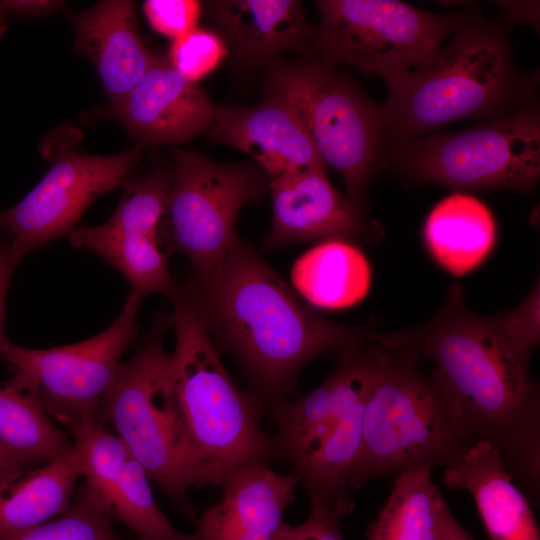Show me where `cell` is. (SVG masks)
Listing matches in <instances>:
<instances>
[{
  "label": "cell",
  "mask_w": 540,
  "mask_h": 540,
  "mask_svg": "<svg viewBox=\"0 0 540 540\" xmlns=\"http://www.w3.org/2000/svg\"><path fill=\"white\" fill-rule=\"evenodd\" d=\"M143 11L153 30L173 40L198 27L202 16V2L146 0Z\"/></svg>",
  "instance_id": "cell-31"
},
{
  "label": "cell",
  "mask_w": 540,
  "mask_h": 540,
  "mask_svg": "<svg viewBox=\"0 0 540 540\" xmlns=\"http://www.w3.org/2000/svg\"><path fill=\"white\" fill-rule=\"evenodd\" d=\"M170 182L171 171L162 168L144 178H130L106 222L69 233L73 247L109 262L127 279L130 291L143 300L155 293L171 299L177 288L169 271L173 249L163 222Z\"/></svg>",
  "instance_id": "cell-13"
},
{
  "label": "cell",
  "mask_w": 540,
  "mask_h": 540,
  "mask_svg": "<svg viewBox=\"0 0 540 540\" xmlns=\"http://www.w3.org/2000/svg\"><path fill=\"white\" fill-rule=\"evenodd\" d=\"M142 302L130 291L107 329L77 343L48 349L10 343L0 353L12 369L10 380L37 392L48 415L68 428L103 423L101 401L122 355L138 334L136 316Z\"/></svg>",
  "instance_id": "cell-11"
},
{
  "label": "cell",
  "mask_w": 540,
  "mask_h": 540,
  "mask_svg": "<svg viewBox=\"0 0 540 540\" xmlns=\"http://www.w3.org/2000/svg\"><path fill=\"white\" fill-rule=\"evenodd\" d=\"M81 476L76 447L65 455L23 472L0 490V540L35 529L70 506Z\"/></svg>",
  "instance_id": "cell-24"
},
{
  "label": "cell",
  "mask_w": 540,
  "mask_h": 540,
  "mask_svg": "<svg viewBox=\"0 0 540 540\" xmlns=\"http://www.w3.org/2000/svg\"><path fill=\"white\" fill-rule=\"evenodd\" d=\"M390 160L417 182L457 190L532 191L540 174V121L535 105L461 132L390 143Z\"/></svg>",
  "instance_id": "cell-8"
},
{
  "label": "cell",
  "mask_w": 540,
  "mask_h": 540,
  "mask_svg": "<svg viewBox=\"0 0 540 540\" xmlns=\"http://www.w3.org/2000/svg\"><path fill=\"white\" fill-rule=\"evenodd\" d=\"M369 341L434 361L473 439L490 442L512 480L538 502L540 388L530 373L531 356L509 343L491 316L470 310L460 284H452L443 306L423 325L373 332Z\"/></svg>",
  "instance_id": "cell-1"
},
{
  "label": "cell",
  "mask_w": 540,
  "mask_h": 540,
  "mask_svg": "<svg viewBox=\"0 0 540 540\" xmlns=\"http://www.w3.org/2000/svg\"><path fill=\"white\" fill-rule=\"evenodd\" d=\"M208 94L156 55L142 78L110 115L138 141L179 144L208 132L217 111Z\"/></svg>",
  "instance_id": "cell-17"
},
{
  "label": "cell",
  "mask_w": 540,
  "mask_h": 540,
  "mask_svg": "<svg viewBox=\"0 0 540 540\" xmlns=\"http://www.w3.org/2000/svg\"><path fill=\"white\" fill-rule=\"evenodd\" d=\"M47 461L9 448L0 442V490L19 474Z\"/></svg>",
  "instance_id": "cell-33"
},
{
  "label": "cell",
  "mask_w": 540,
  "mask_h": 540,
  "mask_svg": "<svg viewBox=\"0 0 540 540\" xmlns=\"http://www.w3.org/2000/svg\"><path fill=\"white\" fill-rule=\"evenodd\" d=\"M376 347L366 341L339 352L331 373L337 400L333 426L319 451L294 469L310 500V510L341 517L354 509L347 475L362 447L364 409L375 371Z\"/></svg>",
  "instance_id": "cell-15"
},
{
  "label": "cell",
  "mask_w": 540,
  "mask_h": 540,
  "mask_svg": "<svg viewBox=\"0 0 540 540\" xmlns=\"http://www.w3.org/2000/svg\"><path fill=\"white\" fill-rule=\"evenodd\" d=\"M18 265L9 251V243L0 246V353L11 343L4 333L6 296L15 267Z\"/></svg>",
  "instance_id": "cell-35"
},
{
  "label": "cell",
  "mask_w": 540,
  "mask_h": 540,
  "mask_svg": "<svg viewBox=\"0 0 540 540\" xmlns=\"http://www.w3.org/2000/svg\"><path fill=\"white\" fill-rule=\"evenodd\" d=\"M79 452L85 485L77 496L107 517L125 524L137 540H200L178 531L160 510L144 467L103 423L69 428Z\"/></svg>",
  "instance_id": "cell-14"
},
{
  "label": "cell",
  "mask_w": 540,
  "mask_h": 540,
  "mask_svg": "<svg viewBox=\"0 0 540 540\" xmlns=\"http://www.w3.org/2000/svg\"><path fill=\"white\" fill-rule=\"evenodd\" d=\"M59 0H5L0 7L6 14L21 18H37L53 13L64 6Z\"/></svg>",
  "instance_id": "cell-36"
},
{
  "label": "cell",
  "mask_w": 540,
  "mask_h": 540,
  "mask_svg": "<svg viewBox=\"0 0 540 540\" xmlns=\"http://www.w3.org/2000/svg\"><path fill=\"white\" fill-rule=\"evenodd\" d=\"M273 219L266 246L318 239L373 241L380 228L346 194L336 190L327 174H284L270 179Z\"/></svg>",
  "instance_id": "cell-18"
},
{
  "label": "cell",
  "mask_w": 540,
  "mask_h": 540,
  "mask_svg": "<svg viewBox=\"0 0 540 540\" xmlns=\"http://www.w3.org/2000/svg\"><path fill=\"white\" fill-rule=\"evenodd\" d=\"M294 474L280 475L268 464H251L221 484V499L199 516L200 540H276L283 514L299 484Z\"/></svg>",
  "instance_id": "cell-20"
},
{
  "label": "cell",
  "mask_w": 540,
  "mask_h": 540,
  "mask_svg": "<svg viewBox=\"0 0 540 540\" xmlns=\"http://www.w3.org/2000/svg\"><path fill=\"white\" fill-rule=\"evenodd\" d=\"M0 442L47 462L73 447L52 423L39 394L10 379L0 382Z\"/></svg>",
  "instance_id": "cell-27"
},
{
  "label": "cell",
  "mask_w": 540,
  "mask_h": 540,
  "mask_svg": "<svg viewBox=\"0 0 540 540\" xmlns=\"http://www.w3.org/2000/svg\"><path fill=\"white\" fill-rule=\"evenodd\" d=\"M444 483L472 496L490 540H540L529 500L490 442L475 441L445 467Z\"/></svg>",
  "instance_id": "cell-22"
},
{
  "label": "cell",
  "mask_w": 540,
  "mask_h": 540,
  "mask_svg": "<svg viewBox=\"0 0 540 540\" xmlns=\"http://www.w3.org/2000/svg\"><path fill=\"white\" fill-rule=\"evenodd\" d=\"M224 41L233 68L263 69L283 53H313L315 28L297 0H210L202 15Z\"/></svg>",
  "instance_id": "cell-16"
},
{
  "label": "cell",
  "mask_w": 540,
  "mask_h": 540,
  "mask_svg": "<svg viewBox=\"0 0 540 540\" xmlns=\"http://www.w3.org/2000/svg\"><path fill=\"white\" fill-rule=\"evenodd\" d=\"M431 469L397 474L391 491L368 525L365 540H437L436 498Z\"/></svg>",
  "instance_id": "cell-26"
},
{
  "label": "cell",
  "mask_w": 540,
  "mask_h": 540,
  "mask_svg": "<svg viewBox=\"0 0 540 540\" xmlns=\"http://www.w3.org/2000/svg\"><path fill=\"white\" fill-rule=\"evenodd\" d=\"M209 138L248 154L270 179L291 173L327 174V165L294 111L264 94L251 107L218 106Z\"/></svg>",
  "instance_id": "cell-19"
},
{
  "label": "cell",
  "mask_w": 540,
  "mask_h": 540,
  "mask_svg": "<svg viewBox=\"0 0 540 540\" xmlns=\"http://www.w3.org/2000/svg\"><path fill=\"white\" fill-rule=\"evenodd\" d=\"M374 345L362 447L347 475L350 492L383 476L445 468L475 442L456 399L434 370L421 371L416 352Z\"/></svg>",
  "instance_id": "cell-4"
},
{
  "label": "cell",
  "mask_w": 540,
  "mask_h": 540,
  "mask_svg": "<svg viewBox=\"0 0 540 540\" xmlns=\"http://www.w3.org/2000/svg\"><path fill=\"white\" fill-rule=\"evenodd\" d=\"M313 53L385 80L425 62L472 12L434 14L396 0H319Z\"/></svg>",
  "instance_id": "cell-9"
},
{
  "label": "cell",
  "mask_w": 540,
  "mask_h": 540,
  "mask_svg": "<svg viewBox=\"0 0 540 540\" xmlns=\"http://www.w3.org/2000/svg\"><path fill=\"white\" fill-rule=\"evenodd\" d=\"M207 331L230 353L269 409L292 392L312 359L368 341L374 324L322 317L241 239L220 266L186 285Z\"/></svg>",
  "instance_id": "cell-2"
},
{
  "label": "cell",
  "mask_w": 540,
  "mask_h": 540,
  "mask_svg": "<svg viewBox=\"0 0 540 540\" xmlns=\"http://www.w3.org/2000/svg\"><path fill=\"white\" fill-rule=\"evenodd\" d=\"M539 281L521 304L513 310L491 316L499 332L521 352L530 355L540 341Z\"/></svg>",
  "instance_id": "cell-30"
},
{
  "label": "cell",
  "mask_w": 540,
  "mask_h": 540,
  "mask_svg": "<svg viewBox=\"0 0 540 540\" xmlns=\"http://www.w3.org/2000/svg\"><path fill=\"white\" fill-rule=\"evenodd\" d=\"M262 71L264 94L294 111L325 164L342 176L346 195L367 214V189L385 139L382 108L317 57H281Z\"/></svg>",
  "instance_id": "cell-7"
},
{
  "label": "cell",
  "mask_w": 540,
  "mask_h": 540,
  "mask_svg": "<svg viewBox=\"0 0 540 540\" xmlns=\"http://www.w3.org/2000/svg\"><path fill=\"white\" fill-rule=\"evenodd\" d=\"M341 516L320 510H310L309 517L297 526L284 524L276 540H344Z\"/></svg>",
  "instance_id": "cell-32"
},
{
  "label": "cell",
  "mask_w": 540,
  "mask_h": 540,
  "mask_svg": "<svg viewBox=\"0 0 540 540\" xmlns=\"http://www.w3.org/2000/svg\"><path fill=\"white\" fill-rule=\"evenodd\" d=\"M136 12L134 1L104 0L71 17L75 48L93 62L111 107L126 97L156 57L142 40Z\"/></svg>",
  "instance_id": "cell-21"
},
{
  "label": "cell",
  "mask_w": 540,
  "mask_h": 540,
  "mask_svg": "<svg viewBox=\"0 0 540 540\" xmlns=\"http://www.w3.org/2000/svg\"><path fill=\"white\" fill-rule=\"evenodd\" d=\"M6 540H123L111 520L84 499L76 500L60 516L35 529Z\"/></svg>",
  "instance_id": "cell-28"
},
{
  "label": "cell",
  "mask_w": 540,
  "mask_h": 540,
  "mask_svg": "<svg viewBox=\"0 0 540 540\" xmlns=\"http://www.w3.org/2000/svg\"><path fill=\"white\" fill-rule=\"evenodd\" d=\"M536 78L514 68L505 26L472 12L448 45L386 80L385 139L403 142L455 120L507 116L529 98Z\"/></svg>",
  "instance_id": "cell-3"
},
{
  "label": "cell",
  "mask_w": 540,
  "mask_h": 540,
  "mask_svg": "<svg viewBox=\"0 0 540 540\" xmlns=\"http://www.w3.org/2000/svg\"><path fill=\"white\" fill-rule=\"evenodd\" d=\"M227 57L225 43L216 32L196 27L172 40L168 60L187 80L197 83Z\"/></svg>",
  "instance_id": "cell-29"
},
{
  "label": "cell",
  "mask_w": 540,
  "mask_h": 540,
  "mask_svg": "<svg viewBox=\"0 0 540 540\" xmlns=\"http://www.w3.org/2000/svg\"><path fill=\"white\" fill-rule=\"evenodd\" d=\"M169 316L158 318L142 345L121 363L101 401L103 423L195 525L191 487L212 486L188 436L171 379V353L163 346Z\"/></svg>",
  "instance_id": "cell-6"
},
{
  "label": "cell",
  "mask_w": 540,
  "mask_h": 540,
  "mask_svg": "<svg viewBox=\"0 0 540 540\" xmlns=\"http://www.w3.org/2000/svg\"><path fill=\"white\" fill-rule=\"evenodd\" d=\"M170 300L173 388L193 448L220 487L236 470L272 458V441L260 427L263 405L228 374L187 286L177 285Z\"/></svg>",
  "instance_id": "cell-5"
},
{
  "label": "cell",
  "mask_w": 540,
  "mask_h": 540,
  "mask_svg": "<svg viewBox=\"0 0 540 540\" xmlns=\"http://www.w3.org/2000/svg\"><path fill=\"white\" fill-rule=\"evenodd\" d=\"M436 520L437 540H474L450 511L441 490L436 498Z\"/></svg>",
  "instance_id": "cell-34"
},
{
  "label": "cell",
  "mask_w": 540,
  "mask_h": 540,
  "mask_svg": "<svg viewBox=\"0 0 540 540\" xmlns=\"http://www.w3.org/2000/svg\"><path fill=\"white\" fill-rule=\"evenodd\" d=\"M145 146L138 141L110 156L58 147L39 183L2 214L4 227L12 235L9 251L16 262L69 234L95 199L130 179Z\"/></svg>",
  "instance_id": "cell-12"
},
{
  "label": "cell",
  "mask_w": 540,
  "mask_h": 540,
  "mask_svg": "<svg viewBox=\"0 0 540 540\" xmlns=\"http://www.w3.org/2000/svg\"><path fill=\"white\" fill-rule=\"evenodd\" d=\"M7 29L6 13L0 7V38L4 35Z\"/></svg>",
  "instance_id": "cell-37"
},
{
  "label": "cell",
  "mask_w": 540,
  "mask_h": 540,
  "mask_svg": "<svg viewBox=\"0 0 540 540\" xmlns=\"http://www.w3.org/2000/svg\"><path fill=\"white\" fill-rule=\"evenodd\" d=\"M423 239L433 260L460 277L477 268L496 241V224L488 207L457 192L437 203L428 214Z\"/></svg>",
  "instance_id": "cell-23"
},
{
  "label": "cell",
  "mask_w": 540,
  "mask_h": 540,
  "mask_svg": "<svg viewBox=\"0 0 540 540\" xmlns=\"http://www.w3.org/2000/svg\"><path fill=\"white\" fill-rule=\"evenodd\" d=\"M293 289L315 307L338 310L368 293L371 271L364 253L350 240H323L301 255L291 270Z\"/></svg>",
  "instance_id": "cell-25"
},
{
  "label": "cell",
  "mask_w": 540,
  "mask_h": 540,
  "mask_svg": "<svg viewBox=\"0 0 540 540\" xmlns=\"http://www.w3.org/2000/svg\"><path fill=\"white\" fill-rule=\"evenodd\" d=\"M164 215L174 250L191 263L192 279L214 272L238 239L237 217L269 192L270 178L255 162L220 163L175 149Z\"/></svg>",
  "instance_id": "cell-10"
},
{
  "label": "cell",
  "mask_w": 540,
  "mask_h": 540,
  "mask_svg": "<svg viewBox=\"0 0 540 540\" xmlns=\"http://www.w3.org/2000/svg\"><path fill=\"white\" fill-rule=\"evenodd\" d=\"M3 229H5V227H4L3 220H2V214H0V246L4 243L2 238H1Z\"/></svg>",
  "instance_id": "cell-38"
}]
</instances>
